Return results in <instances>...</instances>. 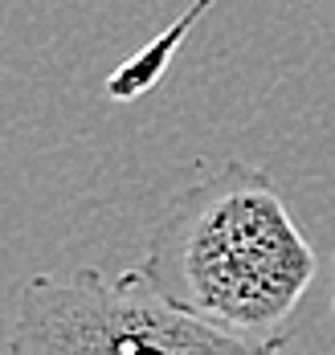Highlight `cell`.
Returning <instances> with one entry per match:
<instances>
[{
	"mask_svg": "<svg viewBox=\"0 0 335 355\" xmlns=\"http://www.w3.org/2000/svg\"><path fill=\"white\" fill-rule=\"evenodd\" d=\"M144 270L176 306L254 355L286 347L319 257L270 172L229 159L172 196L148 237Z\"/></svg>",
	"mask_w": 335,
	"mask_h": 355,
	"instance_id": "obj_1",
	"label": "cell"
},
{
	"mask_svg": "<svg viewBox=\"0 0 335 355\" xmlns=\"http://www.w3.org/2000/svg\"><path fill=\"white\" fill-rule=\"evenodd\" d=\"M8 352L250 355L241 339L176 306L148 278L144 266L119 278H107L98 270H74L66 278H53V274L29 278L17 294Z\"/></svg>",
	"mask_w": 335,
	"mask_h": 355,
	"instance_id": "obj_2",
	"label": "cell"
},
{
	"mask_svg": "<svg viewBox=\"0 0 335 355\" xmlns=\"http://www.w3.org/2000/svg\"><path fill=\"white\" fill-rule=\"evenodd\" d=\"M213 4H217V0H192L176 21H168V25L151 37L148 45H139L127 62H119V66L107 73L103 94H107L111 103H139L148 90H155V82L168 73V66L176 62V53L184 49L188 33L196 29V21H200Z\"/></svg>",
	"mask_w": 335,
	"mask_h": 355,
	"instance_id": "obj_3",
	"label": "cell"
},
{
	"mask_svg": "<svg viewBox=\"0 0 335 355\" xmlns=\"http://www.w3.org/2000/svg\"><path fill=\"white\" fill-rule=\"evenodd\" d=\"M332 311H335V282H332Z\"/></svg>",
	"mask_w": 335,
	"mask_h": 355,
	"instance_id": "obj_4",
	"label": "cell"
}]
</instances>
